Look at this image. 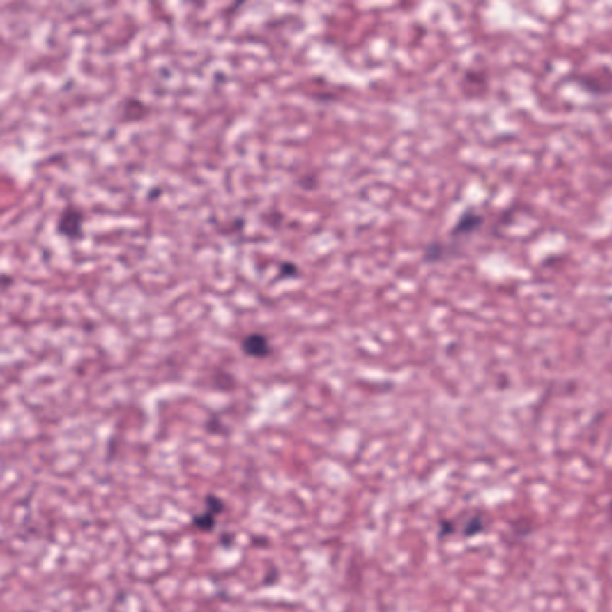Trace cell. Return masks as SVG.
I'll return each instance as SVG.
<instances>
[{
	"label": "cell",
	"instance_id": "1",
	"mask_svg": "<svg viewBox=\"0 0 612 612\" xmlns=\"http://www.w3.org/2000/svg\"><path fill=\"white\" fill-rule=\"evenodd\" d=\"M240 351L244 355L252 359H266L272 354V344L262 332H250L240 341Z\"/></svg>",
	"mask_w": 612,
	"mask_h": 612
},
{
	"label": "cell",
	"instance_id": "2",
	"mask_svg": "<svg viewBox=\"0 0 612 612\" xmlns=\"http://www.w3.org/2000/svg\"><path fill=\"white\" fill-rule=\"evenodd\" d=\"M483 219L481 214L474 210H466L458 217L457 222H454L451 229V236L454 238H459L463 236L470 235L475 231L482 227Z\"/></svg>",
	"mask_w": 612,
	"mask_h": 612
},
{
	"label": "cell",
	"instance_id": "3",
	"mask_svg": "<svg viewBox=\"0 0 612 612\" xmlns=\"http://www.w3.org/2000/svg\"><path fill=\"white\" fill-rule=\"evenodd\" d=\"M489 521L482 513H471L466 516L459 525V533L464 538H474L487 533Z\"/></svg>",
	"mask_w": 612,
	"mask_h": 612
},
{
	"label": "cell",
	"instance_id": "4",
	"mask_svg": "<svg viewBox=\"0 0 612 612\" xmlns=\"http://www.w3.org/2000/svg\"><path fill=\"white\" fill-rule=\"evenodd\" d=\"M82 218L78 212L66 211L63 217L60 218L58 231L61 235L66 236L68 238H78L82 235Z\"/></svg>",
	"mask_w": 612,
	"mask_h": 612
},
{
	"label": "cell",
	"instance_id": "5",
	"mask_svg": "<svg viewBox=\"0 0 612 612\" xmlns=\"http://www.w3.org/2000/svg\"><path fill=\"white\" fill-rule=\"evenodd\" d=\"M217 518H218V514H215L213 511L205 507L204 511L192 517V526L201 533H212L217 526V521H218Z\"/></svg>",
	"mask_w": 612,
	"mask_h": 612
},
{
	"label": "cell",
	"instance_id": "6",
	"mask_svg": "<svg viewBox=\"0 0 612 612\" xmlns=\"http://www.w3.org/2000/svg\"><path fill=\"white\" fill-rule=\"evenodd\" d=\"M204 503H205V507L208 508L211 511H213L215 514H222L224 511H225V501L218 496L217 494H214V493H208V494L205 495V499H204Z\"/></svg>",
	"mask_w": 612,
	"mask_h": 612
},
{
	"label": "cell",
	"instance_id": "7",
	"mask_svg": "<svg viewBox=\"0 0 612 612\" xmlns=\"http://www.w3.org/2000/svg\"><path fill=\"white\" fill-rule=\"evenodd\" d=\"M279 275L282 279H291L299 275V269L292 262H282L279 267Z\"/></svg>",
	"mask_w": 612,
	"mask_h": 612
},
{
	"label": "cell",
	"instance_id": "8",
	"mask_svg": "<svg viewBox=\"0 0 612 612\" xmlns=\"http://www.w3.org/2000/svg\"><path fill=\"white\" fill-rule=\"evenodd\" d=\"M456 533V523L453 520L443 519L439 521V537H449Z\"/></svg>",
	"mask_w": 612,
	"mask_h": 612
},
{
	"label": "cell",
	"instance_id": "9",
	"mask_svg": "<svg viewBox=\"0 0 612 612\" xmlns=\"http://www.w3.org/2000/svg\"><path fill=\"white\" fill-rule=\"evenodd\" d=\"M219 426L222 427V421L218 419V418H208V420L206 421L205 427L207 429V432L211 433V434H214V428L217 427V434L219 433H222V428H219Z\"/></svg>",
	"mask_w": 612,
	"mask_h": 612
}]
</instances>
